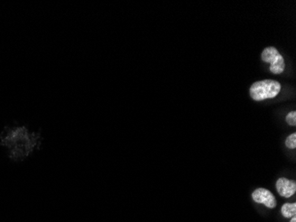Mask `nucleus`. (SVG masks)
I'll return each instance as SVG.
<instances>
[{"label":"nucleus","instance_id":"obj_3","mask_svg":"<svg viewBox=\"0 0 296 222\" xmlns=\"http://www.w3.org/2000/svg\"><path fill=\"white\" fill-rule=\"evenodd\" d=\"M253 200L258 204H263L268 208L273 209L277 206V200L272 193L266 188H260L255 189L252 194Z\"/></svg>","mask_w":296,"mask_h":222},{"label":"nucleus","instance_id":"obj_8","mask_svg":"<svg viewBox=\"0 0 296 222\" xmlns=\"http://www.w3.org/2000/svg\"><path fill=\"white\" fill-rule=\"evenodd\" d=\"M291 222H296V217H293Z\"/></svg>","mask_w":296,"mask_h":222},{"label":"nucleus","instance_id":"obj_5","mask_svg":"<svg viewBox=\"0 0 296 222\" xmlns=\"http://www.w3.org/2000/svg\"><path fill=\"white\" fill-rule=\"evenodd\" d=\"M281 214L285 218H291L296 216V204H285L281 208Z\"/></svg>","mask_w":296,"mask_h":222},{"label":"nucleus","instance_id":"obj_7","mask_svg":"<svg viewBox=\"0 0 296 222\" xmlns=\"http://www.w3.org/2000/svg\"><path fill=\"white\" fill-rule=\"evenodd\" d=\"M286 120H287V122H288V124H290V125H293V126H295V125H296V111H292V112L288 113V115H287V117H286Z\"/></svg>","mask_w":296,"mask_h":222},{"label":"nucleus","instance_id":"obj_1","mask_svg":"<svg viewBox=\"0 0 296 222\" xmlns=\"http://www.w3.org/2000/svg\"><path fill=\"white\" fill-rule=\"evenodd\" d=\"M281 86L275 80H262L254 83L250 87L251 98L260 102L266 99L274 98L279 94Z\"/></svg>","mask_w":296,"mask_h":222},{"label":"nucleus","instance_id":"obj_6","mask_svg":"<svg viewBox=\"0 0 296 222\" xmlns=\"http://www.w3.org/2000/svg\"><path fill=\"white\" fill-rule=\"evenodd\" d=\"M286 146L288 147V149L294 150L296 148V133H294L289 135L286 141Z\"/></svg>","mask_w":296,"mask_h":222},{"label":"nucleus","instance_id":"obj_2","mask_svg":"<svg viewBox=\"0 0 296 222\" xmlns=\"http://www.w3.org/2000/svg\"><path fill=\"white\" fill-rule=\"evenodd\" d=\"M262 59L264 62L270 63V70L273 74H281L285 70V60L283 56L279 54L275 47H270L265 48L262 53Z\"/></svg>","mask_w":296,"mask_h":222},{"label":"nucleus","instance_id":"obj_4","mask_svg":"<svg viewBox=\"0 0 296 222\" xmlns=\"http://www.w3.org/2000/svg\"><path fill=\"white\" fill-rule=\"evenodd\" d=\"M276 188L281 197H291L296 191V183L294 180L280 178L276 183Z\"/></svg>","mask_w":296,"mask_h":222}]
</instances>
